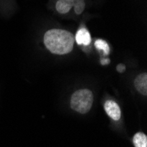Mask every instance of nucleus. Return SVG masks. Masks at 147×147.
Listing matches in <instances>:
<instances>
[{"instance_id":"obj_1","label":"nucleus","mask_w":147,"mask_h":147,"mask_svg":"<svg viewBox=\"0 0 147 147\" xmlns=\"http://www.w3.org/2000/svg\"><path fill=\"white\" fill-rule=\"evenodd\" d=\"M43 42L52 54L66 55L73 49L75 37L67 30L53 28L45 33Z\"/></svg>"},{"instance_id":"obj_2","label":"nucleus","mask_w":147,"mask_h":147,"mask_svg":"<svg viewBox=\"0 0 147 147\" xmlns=\"http://www.w3.org/2000/svg\"><path fill=\"white\" fill-rule=\"evenodd\" d=\"M93 94L91 90L83 88L73 92L71 98V107L79 114H86L92 109Z\"/></svg>"},{"instance_id":"obj_3","label":"nucleus","mask_w":147,"mask_h":147,"mask_svg":"<svg viewBox=\"0 0 147 147\" xmlns=\"http://www.w3.org/2000/svg\"><path fill=\"white\" fill-rule=\"evenodd\" d=\"M71 8L77 15H80L86 8L85 0H58L56 4V10L60 14L68 13Z\"/></svg>"},{"instance_id":"obj_4","label":"nucleus","mask_w":147,"mask_h":147,"mask_svg":"<svg viewBox=\"0 0 147 147\" xmlns=\"http://www.w3.org/2000/svg\"><path fill=\"white\" fill-rule=\"evenodd\" d=\"M104 109L108 115L114 121H119L121 118V109L115 101L107 100L104 104Z\"/></svg>"},{"instance_id":"obj_5","label":"nucleus","mask_w":147,"mask_h":147,"mask_svg":"<svg viewBox=\"0 0 147 147\" xmlns=\"http://www.w3.org/2000/svg\"><path fill=\"white\" fill-rule=\"evenodd\" d=\"M75 37V42L81 46H88L91 43L92 38L89 31L86 28H79L76 34Z\"/></svg>"},{"instance_id":"obj_6","label":"nucleus","mask_w":147,"mask_h":147,"mask_svg":"<svg viewBox=\"0 0 147 147\" xmlns=\"http://www.w3.org/2000/svg\"><path fill=\"white\" fill-rule=\"evenodd\" d=\"M134 86L142 95H146L147 94V74L142 73L137 76V78L134 80Z\"/></svg>"},{"instance_id":"obj_7","label":"nucleus","mask_w":147,"mask_h":147,"mask_svg":"<svg viewBox=\"0 0 147 147\" xmlns=\"http://www.w3.org/2000/svg\"><path fill=\"white\" fill-rule=\"evenodd\" d=\"M135 147H147V137L143 132H138L133 137Z\"/></svg>"},{"instance_id":"obj_8","label":"nucleus","mask_w":147,"mask_h":147,"mask_svg":"<svg viewBox=\"0 0 147 147\" xmlns=\"http://www.w3.org/2000/svg\"><path fill=\"white\" fill-rule=\"evenodd\" d=\"M94 46L98 50L102 51L103 54H105V55L109 54V51H110L109 46L108 43H107V42L104 41V40H101V39L96 40L95 42H94Z\"/></svg>"},{"instance_id":"obj_9","label":"nucleus","mask_w":147,"mask_h":147,"mask_svg":"<svg viewBox=\"0 0 147 147\" xmlns=\"http://www.w3.org/2000/svg\"><path fill=\"white\" fill-rule=\"evenodd\" d=\"M125 69H126L125 65H124V64H123V63L118 64V65H117V67H116L117 71H118V72H120V73H123V72L125 71Z\"/></svg>"},{"instance_id":"obj_10","label":"nucleus","mask_w":147,"mask_h":147,"mask_svg":"<svg viewBox=\"0 0 147 147\" xmlns=\"http://www.w3.org/2000/svg\"><path fill=\"white\" fill-rule=\"evenodd\" d=\"M109 63H110L109 59H103V60H101V61H100V63H101L102 65H106V64H109Z\"/></svg>"}]
</instances>
